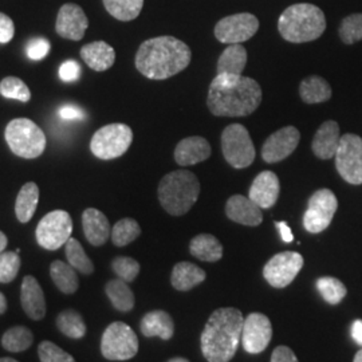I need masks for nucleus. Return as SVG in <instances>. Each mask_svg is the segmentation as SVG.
Wrapping results in <instances>:
<instances>
[{
    "label": "nucleus",
    "mask_w": 362,
    "mask_h": 362,
    "mask_svg": "<svg viewBox=\"0 0 362 362\" xmlns=\"http://www.w3.org/2000/svg\"><path fill=\"white\" fill-rule=\"evenodd\" d=\"M339 38L345 45H353L362 40V13L346 16L339 26Z\"/></svg>",
    "instance_id": "40"
},
{
    "label": "nucleus",
    "mask_w": 362,
    "mask_h": 362,
    "mask_svg": "<svg viewBox=\"0 0 362 362\" xmlns=\"http://www.w3.org/2000/svg\"><path fill=\"white\" fill-rule=\"evenodd\" d=\"M336 168L339 176L353 185L362 184V139L346 133L341 136L336 153Z\"/></svg>",
    "instance_id": "11"
},
{
    "label": "nucleus",
    "mask_w": 362,
    "mask_h": 362,
    "mask_svg": "<svg viewBox=\"0 0 362 362\" xmlns=\"http://www.w3.org/2000/svg\"><path fill=\"white\" fill-rule=\"evenodd\" d=\"M82 227L85 238L91 246H104L112 235L110 223L100 209L88 208L82 214Z\"/></svg>",
    "instance_id": "21"
},
{
    "label": "nucleus",
    "mask_w": 362,
    "mask_h": 362,
    "mask_svg": "<svg viewBox=\"0 0 362 362\" xmlns=\"http://www.w3.org/2000/svg\"><path fill=\"white\" fill-rule=\"evenodd\" d=\"M50 276L54 285L64 294H74L78 290L79 281L73 266L62 260H54L50 266Z\"/></svg>",
    "instance_id": "31"
},
{
    "label": "nucleus",
    "mask_w": 362,
    "mask_h": 362,
    "mask_svg": "<svg viewBox=\"0 0 362 362\" xmlns=\"http://www.w3.org/2000/svg\"><path fill=\"white\" fill-rule=\"evenodd\" d=\"M89 27L85 11L74 3H67L59 8L55 22V31L61 38L81 40Z\"/></svg>",
    "instance_id": "17"
},
{
    "label": "nucleus",
    "mask_w": 362,
    "mask_h": 362,
    "mask_svg": "<svg viewBox=\"0 0 362 362\" xmlns=\"http://www.w3.org/2000/svg\"><path fill=\"white\" fill-rule=\"evenodd\" d=\"M299 140L300 133L294 127H285L276 130L263 144L262 157L269 164L279 163L297 149Z\"/></svg>",
    "instance_id": "16"
},
{
    "label": "nucleus",
    "mask_w": 362,
    "mask_h": 362,
    "mask_svg": "<svg viewBox=\"0 0 362 362\" xmlns=\"http://www.w3.org/2000/svg\"><path fill=\"white\" fill-rule=\"evenodd\" d=\"M57 327L62 334L73 339H81L86 336V324L82 315L73 309L59 313L57 317Z\"/></svg>",
    "instance_id": "33"
},
{
    "label": "nucleus",
    "mask_w": 362,
    "mask_h": 362,
    "mask_svg": "<svg viewBox=\"0 0 362 362\" xmlns=\"http://www.w3.org/2000/svg\"><path fill=\"white\" fill-rule=\"evenodd\" d=\"M39 202V188L35 182H26L16 197L15 214L21 223H28L33 219Z\"/></svg>",
    "instance_id": "29"
},
{
    "label": "nucleus",
    "mask_w": 362,
    "mask_h": 362,
    "mask_svg": "<svg viewBox=\"0 0 362 362\" xmlns=\"http://www.w3.org/2000/svg\"><path fill=\"white\" fill-rule=\"evenodd\" d=\"M112 269L118 279L130 284L140 274V263L136 259L129 258V257H118L113 259Z\"/></svg>",
    "instance_id": "41"
},
{
    "label": "nucleus",
    "mask_w": 362,
    "mask_h": 362,
    "mask_svg": "<svg viewBox=\"0 0 362 362\" xmlns=\"http://www.w3.org/2000/svg\"><path fill=\"white\" fill-rule=\"evenodd\" d=\"M353 362H362V349L357 351V354L354 356V361Z\"/></svg>",
    "instance_id": "53"
},
{
    "label": "nucleus",
    "mask_w": 362,
    "mask_h": 362,
    "mask_svg": "<svg viewBox=\"0 0 362 362\" xmlns=\"http://www.w3.org/2000/svg\"><path fill=\"white\" fill-rule=\"evenodd\" d=\"M34 336L25 326H15L8 329L1 337V346L13 353H21L33 345Z\"/></svg>",
    "instance_id": "35"
},
{
    "label": "nucleus",
    "mask_w": 362,
    "mask_h": 362,
    "mask_svg": "<svg viewBox=\"0 0 362 362\" xmlns=\"http://www.w3.org/2000/svg\"><path fill=\"white\" fill-rule=\"evenodd\" d=\"M139 351V338L124 322H113L106 327L101 339V353L109 361H127Z\"/></svg>",
    "instance_id": "9"
},
{
    "label": "nucleus",
    "mask_w": 362,
    "mask_h": 362,
    "mask_svg": "<svg viewBox=\"0 0 362 362\" xmlns=\"http://www.w3.org/2000/svg\"><path fill=\"white\" fill-rule=\"evenodd\" d=\"M341 141L339 127L336 121H325L314 134L311 149L314 155L321 160H330L336 157L337 149Z\"/></svg>",
    "instance_id": "23"
},
{
    "label": "nucleus",
    "mask_w": 362,
    "mask_h": 362,
    "mask_svg": "<svg viewBox=\"0 0 362 362\" xmlns=\"http://www.w3.org/2000/svg\"><path fill=\"white\" fill-rule=\"evenodd\" d=\"M262 103V89L252 78L218 74L208 89L207 106L216 117H246Z\"/></svg>",
    "instance_id": "1"
},
{
    "label": "nucleus",
    "mask_w": 362,
    "mask_h": 362,
    "mask_svg": "<svg viewBox=\"0 0 362 362\" xmlns=\"http://www.w3.org/2000/svg\"><path fill=\"white\" fill-rule=\"evenodd\" d=\"M278 30L287 42H313L324 34L326 18L320 7L310 3H298L287 7L279 16Z\"/></svg>",
    "instance_id": "4"
},
{
    "label": "nucleus",
    "mask_w": 362,
    "mask_h": 362,
    "mask_svg": "<svg viewBox=\"0 0 362 362\" xmlns=\"http://www.w3.org/2000/svg\"><path fill=\"white\" fill-rule=\"evenodd\" d=\"M140 329L144 336L148 338L160 337L161 339L168 341L175 333V324L167 311L155 310L144 315Z\"/></svg>",
    "instance_id": "25"
},
{
    "label": "nucleus",
    "mask_w": 362,
    "mask_h": 362,
    "mask_svg": "<svg viewBox=\"0 0 362 362\" xmlns=\"http://www.w3.org/2000/svg\"><path fill=\"white\" fill-rule=\"evenodd\" d=\"M226 214L235 223L248 227H257L263 221L262 208L243 194H233L228 199Z\"/></svg>",
    "instance_id": "19"
},
{
    "label": "nucleus",
    "mask_w": 362,
    "mask_h": 362,
    "mask_svg": "<svg viewBox=\"0 0 362 362\" xmlns=\"http://www.w3.org/2000/svg\"><path fill=\"white\" fill-rule=\"evenodd\" d=\"M168 362H189L187 358H182V357H175L172 360H169Z\"/></svg>",
    "instance_id": "54"
},
{
    "label": "nucleus",
    "mask_w": 362,
    "mask_h": 362,
    "mask_svg": "<svg viewBox=\"0 0 362 362\" xmlns=\"http://www.w3.org/2000/svg\"><path fill=\"white\" fill-rule=\"evenodd\" d=\"M279 192L281 184L278 176L272 170H264L252 181L248 197L262 209H269L278 202Z\"/></svg>",
    "instance_id": "18"
},
{
    "label": "nucleus",
    "mask_w": 362,
    "mask_h": 362,
    "mask_svg": "<svg viewBox=\"0 0 362 362\" xmlns=\"http://www.w3.org/2000/svg\"><path fill=\"white\" fill-rule=\"evenodd\" d=\"M21 257L16 251L0 254V284H10L21 270Z\"/></svg>",
    "instance_id": "42"
},
{
    "label": "nucleus",
    "mask_w": 362,
    "mask_h": 362,
    "mask_svg": "<svg viewBox=\"0 0 362 362\" xmlns=\"http://www.w3.org/2000/svg\"><path fill=\"white\" fill-rule=\"evenodd\" d=\"M73 220L69 212L57 209L49 212L38 223L35 236L39 246L49 251H55L66 245L71 238Z\"/></svg>",
    "instance_id": "10"
},
{
    "label": "nucleus",
    "mask_w": 362,
    "mask_h": 362,
    "mask_svg": "<svg viewBox=\"0 0 362 362\" xmlns=\"http://www.w3.org/2000/svg\"><path fill=\"white\" fill-rule=\"evenodd\" d=\"M351 337L357 345L362 346V320H356L351 325Z\"/></svg>",
    "instance_id": "50"
},
{
    "label": "nucleus",
    "mask_w": 362,
    "mask_h": 362,
    "mask_svg": "<svg viewBox=\"0 0 362 362\" xmlns=\"http://www.w3.org/2000/svg\"><path fill=\"white\" fill-rule=\"evenodd\" d=\"M66 258L70 266H73L77 272L85 275H90L94 272V264L90 258L86 255L82 245L77 239L70 238L65 245Z\"/></svg>",
    "instance_id": "36"
},
{
    "label": "nucleus",
    "mask_w": 362,
    "mask_h": 362,
    "mask_svg": "<svg viewBox=\"0 0 362 362\" xmlns=\"http://www.w3.org/2000/svg\"><path fill=\"white\" fill-rule=\"evenodd\" d=\"M211 153V145L204 137L191 136L177 144L175 149V160L181 167H189L206 161Z\"/></svg>",
    "instance_id": "20"
},
{
    "label": "nucleus",
    "mask_w": 362,
    "mask_h": 362,
    "mask_svg": "<svg viewBox=\"0 0 362 362\" xmlns=\"http://www.w3.org/2000/svg\"><path fill=\"white\" fill-rule=\"evenodd\" d=\"M243 314L235 308L214 311L202 333V351L208 362H230L242 339Z\"/></svg>",
    "instance_id": "3"
},
{
    "label": "nucleus",
    "mask_w": 362,
    "mask_h": 362,
    "mask_svg": "<svg viewBox=\"0 0 362 362\" xmlns=\"http://www.w3.org/2000/svg\"><path fill=\"white\" fill-rule=\"evenodd\" d=\"M21 302L22 308L27 315L34 320L40 321L46 315V300L43 290L39 285L38 281L27 275L22 282V291H21Z\"/></svg>",
    "instance_id": "22"
},
{
    "label": "nucleus",
    "mask_w": 362,
    "mask_h": 362,
    "mask_svg": "<svg viewBox=\"0 0 362 362\" xmlns=\"http://www.w3.org/2000/svg\"><path fill=\"white\" fill-rule=\"evenodd\" d=\"M221 151L226 161L236 169L250 167L257 151L248 130L240 124L228 125L221 133Z\"/></svg>",
    "instance_id": "7"
},
{
    "label": "nucleus",
    "mask_w": 362,
    "mask_h": 362,
    "mask_svg": "<svg viewBox=\"0 0 362 362\" xmlns=\"http://www.w3.org/2000/svg\"><path fill=\"white\" fill-rule=\"evenodd\" d=\"M0 362H19L13 358H8V357H4V358H0Z\"/></svg>",
    "instance_id": "55"
},
{
    "label": "nucleus",
    "mask_w": 362,
    "mask_h": 362,
    "mask_svg": "<svg viewBox=\"0 0 362 362\" xmlns=\"http://www.w3.org/2000/svg\"><path fill=\"white\" fill-rule=\"evenodd\" d=\"M133 132L125 124H109L97 130L91 137V153L101 160L118 158L129 149Z\"/></svg>",
    "instance_id": "8"
},
{
    "label": "nucleus",
    "mask_w": 362,
    "mask_h": 362,
    "mask_svg": "<svg viewBox=\"0 0 362 362\" xmlns=\"http://www.w3.org/2000/svg\"><path fill=\"white\" fill-rule=\"evenodd\" d=\"M299 95L306 104H322L332 98V88L325 78L310 76L300 82Z\"/></svg>",
    "instance_id": "28"
},
{
    "label": "nucleus",
    "mask_w": 362,
    "mask_h": 362,
    "mask_svg": "<svg viewBox=\"0 0 362 362\" xmlns=\"http://www.w3.org/2000/svg\"><path fill=\"white\" fill-rule=\"evenodd\" d=\"M338 200L330 189H318L311 194L308 209L303 215V227L308 233H320L325 231L336 215Z\"/></svg>",
    "instance_id": "12"
},
{
    "label": "nucleus",
    "mask_w": 362,
    "mask_h": 362,
    "mask_svg": "<svg viewBox=\"0 0 362 362\" xmlns=\"http://www.w3.org/2000/svg\"><path fill=\"white\" fill-rule=\"evenodd\" d=\"M0 94L6 98L28 103L31 100V91L26 83L18 77H6L0 82Z\"/></svg>",
    "instance_id": "39"
},
{
    "label": "nucleus",
    "mask_w": 362,
    "mask_h": 362,
    "mask_svg": "<svg viewBox=\"0 0 362 362\" xmlns=\"http://www.w3.org/2000/svg\"><path fill=\"white\" fill-rule=\"evenodd\" d=\"M6 141L13 155L22 158H37L46 149V136L38 125L28 118H15L4 132Z\"/></svg>",
    "instance_id": "6"
},
{
    "label": "nucleus",
    "mask_w": 362,
    "mask_h": 362,
    "mask_svg": "<svg viewBox=\"0 0 362 362\" xmlns=\"http://www.w3.org/2000/svg\"><path fill=\"white\" fill-rule=\"evenodd\" d=\"M303 257L296 251H285L274 255L263 269L264 279L275 288L290 285L303 267Z\"/></svg>",
    "instance_id": "13"
},
{
    "label": "nucleus",
    "mask_w": 362,
    "mask_h": 362,
    "mask_svg": "<svg viewBox=\"0 0 362 362\" xmlns=\"http://www.w3.org/2000/svg\"><path fill=\"white\" fill-rule=\"evenodd\" d=\"M81 58L95 71L109 70L116 62L115 49L104 40H97L85 45L81 49Z\"/></svg>",
    "instance_id": "24"
},
{
    "label": "nucleus",
    "mask_w": 362,
    "mask_h": 362,
    "mask_svg": "<svg viewBox=\"0 0 362 362\" xmlns=\"http://www.w3.org/2000/svg\"><path fill=\"white\" fill-rule=\"evenodd\" d=\"M247 65V50L240 45H228L218 61V74L242 76Z\"/></svg>",
    "instance_id": "27"
},
{
    "label": "nucleus",
    "mask_w": 362,
    "mask_h": 362,
    "mask_svg": "<svg viewBox=\"0 0 362 362\" xmlns=\"http://www.w3.org/2000/svg\"><path fill=\"white\" fill-rule=\"evenodd\" d=\"M105 8L121 22L136 19L144 7V0H104Z\"/></svg>",
    "instance_id": "34"
},
{
    "label": "nucleus",
    "mask_w": 362,
    "mask_h": 362,
    "mask_svg": "<svg viewBox=\"0 0 362 362\" xmlns=\"http://www.w3.org/2000/svg\"><path fill=\"white\" fill-rule=\"evenodd\" d=\"M189 251L194 258L203 262H218L223 257V246L214 235L200 233L194 236L189 245Z\"/></svg>",
    "instance_id": "30"
},
{
    "label": "nucleus",
    "mask_w": 362,
    "mask_h": 362,
    "mask_svg": "<svg viewBox=\"0 0 362 362\" xmlns=\"http://www.w3.org/2000/svg\"><path fill=\"white\" fill-rule=\"evenodd\" d=\"M79 74H81V69L76 61H66L59 69V77L62 78L65 82L77 81Z\"/></svg>",
    "instance_id": "46"
},
{
    "label": "nucleus",
    "mask_w": 362,
    "mask_h": 362,
    "mask_svg": "<svg viewBox=\"0 0 362 362\" xmlns=\"http://www.w3.org/2000/svg\"><path fill=\"white\" fill-rule=\"evenodd\" d=\"M207 278V274L191 262L177 263L170 275V284L179 291H189L194 286L200 285Z\"/></svg>",
    "instance_id": "26"
},
{
    "label": "nucleus",
    "mask_w": 362,
    "mask_h": 362,
    "mask_svg": "<svg viewBox=\"0 0 362 362\" xmlns=\"http://www.w3.org/2000/svg\"><path fill=\"white\" fill-rule=\"evenodd\" d=\"M275 226H276V228L279 230L281 238H282V240H284L285 243H291V242L294 240V236H293V233H291V228L286 224L285 221H276V223H275Z\"/></svg>",
    "instance_id": "49"
},
{
    "label": "nucleus",
    "mask_w": 362,
    "mask_h": 362,
    "mask_svg": "<svg viewBox=\"0 0 362 362\" xmlns=\"http://www.w3.org/2000/svg\"><path fill=\"white\" fill-rule=\"evenodd\" d=\"M317 290L321 297L330 305H338L344 298L346 297L348 290L345 285L333 276H322L317 281Z\"/></svg>",
    "instance_id": "38"
},
{
    "label": "nucleus",
    "mask_w": 362,
    "mask_h": 362,
    "mask_svg": "<svg viewBox=\"0 0 362 362\" xmlns=\"http://www.w3.org/2000/svg\"><path fill=\"white\" fill-rule=\"evenodd\" d=\"M105 293L116 310L128 313L134 308V294L127 282L118 278L109 281L105 287Z\"/></svg>",
    "instance_id": "32"
},
{
    "label": "nucleus",
    "mask_w": 362,
    "mask_h": 362,
    "mask_svg": "<svg viewBox=\"0 0 362 362\" xmlns=\"http://www.w3.org/2000/svg\"><path fill=\"white\" fill-rule=\"evenodd\" d=\"M272 337V322L264 314L252 313L245 318L240 341L247 353H251V354L262 353L269 346Z\"/></svg>",
    "instance_id": "15"
},
{
    "label": "nucleus",
    "mask_w": 362,
    "mask_h": 362,
    "mask_svg": "<svg viewBox=\"0 0 362 362\" xmlns=\"http://www.w3.org/2000/svg\"><path fill=\"white\" fill-rule=\"evenodd\" d=\"M49 52H50V42L46 38L33 39L27 45V55L34 61L43 59Z\"/></svg>",
    "instance_id": "44"
},
{
    "label": "nucleus",
    "mask_w": 362,
    "mask_h": 362,
    "mask_svg": "<svg viewBox=\"0 0 362 362\" xmlns=\"http://www.w3.org/2000/svg\"><path fill=\"white\" fill-rule=\"evenodd\" d=\"M141 235V227L134 219H121L112 228V242L117 247H125Z\"/></svg>",
    "instance_id": "37"
},
{
    "label": "nucleus",
    "mask_w": 362,
    "mask_h": 362,
    "mask_svg": "<svg viewBox=\"0 0 362 362\" xmlns=\"http://www.w3.org/2000/svg\"><path fill=\"white\" fill-rule=\"evenodd\" d=\"M59 115H61L62 118H65V119L83 118V112L81 109H78L77 106H74V105H66V106L61 109Z\"/></svg>",
    "instance_id": "48"
},
{
    "label": "nucleus",
    "mask_w": 362,
    "mask_h": 362,
    "mask_svg": "<svg viewBox=\"0 0 362 362\" xmlns=\"http://www.w3.org/2000/svg\"><path fill=\"white\" fill-rule=\"evenodd\" d=\"M15 34V26H13V19L6 15L0 13V43L6 45L10 43Z\"/></svg>",
    "instance_id": "45"
},
{
    "label": "nucleus",
    "mask_w": 362,
    "mask_h": 362,
    "mask_svg": "<svg viewBox=\"0 0 362 362\" xmlns=\"http://www.w3.org/2000/svg\"><path fill=\"white\" fill-rule=\"evenodd\" d=\"M6 310H7V300H6V297L0 293V314L6 313Z\"/></svg>",
    "instance_id": "52"
},
{
    "label": "nucleus",
    "mask_w": 362,
    "mask_h": 362,
    "mask_svg": "<svg viewBox=\"0 0 362 362\" xmlns=\"http://www.w3.org/2000/svg\"><path fill=\"white\" fill-rule=\"evenodd\" d=\"M192 59L187 43L175 37L148 39L136 54V67L149 79H167L185 70Z\"/></svg>",
    "instance_id": "2"
},
{
    "label": "nucleus",
    "mask_w": 362,
    "mask_h": 362,
    "mask_svg": "<svg viewBox=\"0 0 362 362\" xmlns=\"http://www.w3.org/2000/svg\"><path fill=\"white\" fill-rule=\"evenodd\" d=\"M259 30L258 18L252 13H235L220 19L215 37L226 45H238L252 38Z\"/></svg>",
    "instance_id": "14"
},
{
    "label": "nucleus",
    "mask_w": 362,
    "mask_h": 362,
    "mask_svg": "<svg viewBox=\"0 0 362 362\" xmlns=\"http://www.w3.org/2000/svg\"><path fill=\"white\" fill-rule=\"evenodd\" d=\"M38 356L40 362H76L73 356L50 341H43L39 345Z\"/></svg>",
    "instance_id": "43"
},
{
    "label": "nucleus",
    "mask_w": 362,
    "mask_h": 362,
    "mask_svg": "<svg viewBox=\"0 0 362 362\" xmlns=\"http://www.w3.org/2000/svg\"><path fill=\"white\" fill-rule=\"evenodd\" d=\"M200 182L192 172L179 169L165 175L158 184V200L172 216H182L194 207Z\"/></svg>",
    "instance_id": "5"
},
{
    "label": "nucleus",
    "mask_w": 362,
    "mask_h": 362,
    "mask_svg": "<svg viewBox=\"0 0 362 362\" xmlns=\"http://www.w3.org/2000/svg\"><path fill=\"white\" fill-rule=\"evenodd\" d=\"M272 362H299L293 350L287 346H278L272 351Z\"/></svg>",
    "instance_id": "47"
},
{
    "label": "nucleus",
    "mask_w": 362,
    "mask_h": 362,
    "mask_svg": "<svg viewBox=\"0 0 362 362\" xmlns=\"http://www.w3.org/2000/svg\"><path fill=\"white\" fill-rule=\"evenodd\" d=\"M7 243H8V239H7V236H6L4 233L0 231V254H1V252L6 250Z\"/></svg>",
    "instance_id": "51"
}]
</instances>
